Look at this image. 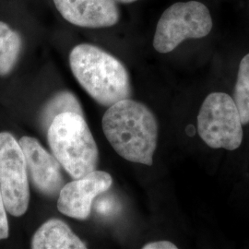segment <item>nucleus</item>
Returning a JSON list of instances; mask_svg holds the SVG:
<instances>
[{"instance_id":"f03ea898","label":"nucleus","mask_w":249,"mask_h":249,"mask_svg":"<svg viewBox=\"0 0 249 249\" xmlns=\"http://www.w3.org/2000/svg\"><path fill=\"white\" fill-rule=\"evenodd\" d=\"M72 73L80 86L103 107L131 97L130 78L119 59L98 46L81 44L70 54Z\"/></svg>"},{"instance_id":"f8f14e48","label":"nucleus","mask_w":249,"mask_h":249,"mask_svg":"<svg viewBox=\"0 0 249 249\" xmlns=\"http://www.w3.org/2000/svg\"><path fill=\"white\" fill-rule=\"evenodd\" d=\"M76 113L83 116V111L78 98L69 90L55 93L43 108L39 121L44 130H48L53 119L64 113Z\"/></svg>"},{"instance_id":"423d86ee","label":"nucleus","mask_w":249,"mask_h":249,"mask_svg":"<svg viewBox=\"0 0 249 249\" xmlns=\"http://www.w3.org/2000/svg\"><path fill=\"white\" fill-rule=\"evenodd\" d=\"M0 189L8 213L24 215L30 201L26 159L19 142L9 132L0 133Z\"/></svg>"},{"instance_id":"6e6552de","label":"nucleus","mask_w":249,"mask_h":249,"mask_svg":"<svg viewBox=\"0 0 249 249\" xmlns=\"http://www.w3.org/2000/svg\"><path fill=\"white\" fill-rule=\"evenodd\" d=\"M18 142L26 159L28 173L36 189L47 196L59 195L64 187L60 162L35 138L24 136Z\"/></svg>"},{"instance_id":"20e7f679","label":"nucleus","mask_w":249,"mask_h":249,"mask_svg":"<svg viewBox=\"0 0 249 249\" xmlns=\"http://www.w3.org/2000/svg\"><path fill=\"white\" fill-rule=\"evenodd\" d=\"M210 10L198 1L178 2L160 16L153 38L154 49L161 53L175 50L187 39H199L213 29Z\"/></svg>"},{"instance_id":"39448f33","label":"nucleus","mask_w":249,"mask_h":249,"mask_svg":"<svg viewBox=\"0 0 249 249\" xmlns=\"http://www.w3.org/2000/svg\"><path fill=\"white\" fill-rule=\"evenodd\" d=\"M197 132L209 147L234 151L243 142V123L233 98L224 92L208 95L197 116Z\"/></svg>"},{"instance_id":"1a4fd4ad","label":"nucleus","mask_w":249,"mask_h":249,"mask_svg":"<svg viewBox=\"0 0 249 249\" xmlns=\"http://www.w3.org/2000/svg\"><path fill=\"white\" fill-rule=\"evenodd\" d=\"M63 18L76 26L107 28L116 25L120 11L115 0H53Z\"/></svg>"},{"instance_id":"7ed1b4c3","label":"nucleus","mask_w":249,"mask_h":249,"mask_svg":"<svg viewBox=\"0 0 249 249\" xmlns=\"http://www.w3.org/2000/svg\"><path fill=\"white\" fill-rule=\"evenodd\" d=\"M47 140L53 156L73 179L97 168L98 147L83 116L68 112L56 116L47 130Z\"/></svg>"},{"instance_id":"9d476101","label":"nucleus","mask_w":249,"mask_h":249,"mask_svg":"<svg viewBox=\"0 0 249 249\" xmlns=\"http://www.w3.org/2000/svg\"><path fill=\"white\" fill-rule=\"evenodd\" d=\"M33 249H84L80 240L67 223L58 219H50L43 223L33 236Z\"/></svg>"},{"instance_id":"dca6fc26","label":"nucleus","mask_w":249,"mask_h":249,"mask_svg":"<svg viewBox=\"0 0 249 249\" xmlns=\"http://www.w3.org/2000/svg\"><path fill=\"white\" fill-rule=\"evenodd\" d=\"M143 249H177L178 247L169 241L161 240L146 244Z\"/></svg>"},{"instance_id":"4468645a","label":"nucleus","mask_w":249,"mask_h":249,"mask_svg":"<svg viewBox=\"0 0 249 249\" xmlns=\"http://www.w3.org/2000/svg\"><path fill=\"white\" fill-rule=\"evenodd\" d=\"M7 212L8 211L0 189V240L7 239L9 237V220L7 216Z\"/></svg>"},{"instance_id":"9b49d317","label":"nucleus","mask_w":249,"mask_h":249,"mask_svg":"<svg viewBox=\"0 0 249 249\" xmlns=\"http://www.w3.org/2000/svg\"><path fill=\"white\" fill-rule=\"evenodd\" d=\"M22 49L21 36L0 21V77L8 76L18 62Z\"/></svg>"},{"instance_id":"ddd939ff","label":"nucleus","mask_w":249,"mask_h":249,"mask_svg":"<svg viewBox=\"0 0 249 249\" xmlns=\"http://www.w3.org/2000/svg\"><path fill=\"white\" fill-rule=\"evenodd\" d=\"M233 100L239 111L242 123L249 124V53L241 60Z\"/></svg>"},{"instance_id":"0eeeda50","label":"nucleus","mask_w":249,"mask_h":249,"mask_svg":"<svg viewBox=\"0 0 249 249\" xmlns=\"http://www.w3.org/2000/svg\"><path fill=\"white\" fill-rule=\"evenodd\" d=\"M113 178L105 171H93L83 178L64 185L59 192L57 209L61 213L77 220L89 218L95 197L112 187Z\"/></svg>"},{"instance_id":"2eb2a0df","label":"nucleus","mask_w":249,"mask_h":249,"mask_svg":"<svg viewBox=\"0 0 249 249\" xmlns=\"http://www.w3.org/2000/svg\"><path fill=\"white\" fill-rule=\"evenodd\" d=\"M95 208L99 213L102 215H110L116 210V202L110 197H105L99 200Z\"/></svg>"},{"instance_id":"f257e3e1","label":"nucleus","mask_w":249,"mask_h":249,"mask_svg":"<svg viewBox=\"0 0 249 249\" xmlns=\"http://www.w3.org/2000/svg\"><path fill=\"white\" fill-rule=\"evenodd\" d=\"M102 124L107 141L118 155L131 162L152 165L158 124L145 105L130 98L119 101L108 107Z\"/></svg>"},{"instance_id":"f3484780","label":"nucleus","mask_w":249,"mask_h":249,"mask_svg":"<svg viewBox=\"0 0 249 249\" xmlns=\"http://www.w3.org/2000/svg\"><path fill=\"white\" fill-rule=\"evenodd\" d=\"M116 2H119V3H123V4H129V3H133L138 0H115Z\"/></svg>"}]
</instances>
